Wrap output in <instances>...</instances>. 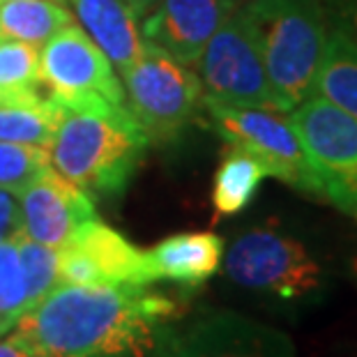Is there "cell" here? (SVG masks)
Here are the masks:
<instances>
[{
    "label": "cell",
    "instance_id": "52a82bcc",
    "mask_svg": "<svg viewBox=\"0 0 357 357\" xmlns=\"http://www.w3.org/2000/svg\"><path fill=\"white\" fill-rule=\"evenodd\" d=\"M203 111L212 129L226 143L252 153L265 166L268 176L291 185L300 192L318 196V182L309 157L288 113L258 109V106L222 104L203 97Z\"/></svg>",
    "mask_w": 357,
    "mask_h": 357
},
{
    "label": "cell",
    "instance_id": "e0dca14e",
    "mask_svg": "<svg viewBox=\"0 0 357 357\" xmlns=\"http://www.w3.org/2000/svg\"><path fill=\"white\" fill-rule=\"evenodd\" d=\"M314 93L357 120V44L330 26Z\"/></svg>",
    "mask_w": 357,
    "mask_h": 357
},
{
    "label": "cell",
    "instance_id": "5b68a950",
    "mask_svg": "<svg viewBox=\"0 0 357 357\" xmlns=\"http://www.w3.org/2000/svg\"><path fill=\"white\" fill-rule=\"evenodd\" d=\"M224 270L247 291L298 302L323 288V268L298 238L277 229H252L235 238L224 254Z\"/></svg>",
    "mask_w": 357,
    "mask_h": 357
},
{
    "label": "cell",
    "instance_id": "8992f818",
    "mask_svg": "<svg viewBox=\"0 0 357 357\" xmlns=\"http://www.w3.org/2000/svg\"><path fill=\"white\" fill-rule=\"evenodd\" d=\"M318 182V199L357 219V120L311 95L288 111Z\"/></svg>",
    "mask_w": 357,
    "mask_h": 357
},
{
    "label": "cell",
    "instance_id": "cb8c5ba5",
    "mask_svg": "<svg viewBox=\"0 0 357 357\" xmlns=\"http://www.w3.org/2000/svg\"><path fill=\"white\" fill-rule=\"evenodd\" d=\"M325 7L330 26L341 30L348 40L357 44V0H328Z\"/></svg>",
    "mask_w": 357,
    "mask_h": 357
},
{
    "label": "cell",
    "instance_id": "3957f363",
    "mask_svg": "<svg viewBox=\"0 0 357 357\" xmlns=\"http://www.w3.org/2000/svg\"><path fill=\"white\" fill-rule=\"evenodd\" d=\"M242 10L254 26L281 109L293 111L314 95L330 33L325 0H252Z\"/></svg>",
    "mask_w": 357,
    "mask_h": 357
},
{
    "label": "cell",
    "instance_id": "7402d4cb",
    "mask_svg": "<svg viewBox=\"0 0 357 357\" xmlns=\"http://www.w3.org/2000/svg\"><path fill=\"white\" fill-rule=\"evenodd\" d=\"M51 169V153L42 146L0 141V189L24 192L42 173Z\"/></svg>",
    "mask_w": 357,
    "mask_h": 357
},
{
    "label": "cell",
    "instance_id": "f1b7e54d",
    "mask_svg": "<svg viewBox=\"0 0 357 357\" xmlns=\"http://www.w3.org/2000/svg\"><path fill=\"white\" fill-rule=\"evenodd\" d=\"M231 3H233L235 7H242V5H247V3H252V0H231Z\"/></svg>",
    "mask_w": 357,
    "mask_h": 357
},
{
    "label": "cell",
    "instance_id": "7c38bea8",
    "mask_svg": "<svg viewBox=\"0 0 357 357\" xmlns=\"http://www.w3.org/2000/svg\"><path fill=\"white\" fill-rule=\"evenodd\" d=\"M19 194L21 231L51 249L65 247L83 224L97 217L93 199L53 169Z\"/></svg>",
    "mask_w": 357,
    "mask_h": 357
},
{
    "label": "cell",
    "instance_id": "4fadbf2b",
    "mask_svg": "<svg viewBox=\"0 0 357 357\" xmlns=\"http://www.w3.org/2000/svg\"><path fill=\"white\" fill-rule=\"evenodd\" d=\"M238 10L231 0H159L143 17L146 42L182 65H196L217 28Z\"/></svg>",
    "mask_w": 357,
    "mask_h": 357
},
{
    "label": "cell",
    "instance_id": "44dd1931",
    "mask_svg": "<svg viewBox=\"0 0 357 357\" xmlns=\"http://www.w3.org/2000/svg\"><path fill=\"white\" fill-rule=\"evenodd\" d=\"M28 311V286L17 249V235L0 245V334L12 330Z\"/></svg>",
    "mask_w": 357,
    "mask_h": 357
},
{
    "label": "cell",
    "instance_id": "9a60e30c",
    "mask_svg": "<svg viewBox=\"0 0 357 357\" xmlns=\"http://www.w3.org/2000/svg\"><path fill=\"white\" fill-rule=\"evenodd\" d=\"M74 19H79L113 67L127 72L143 53L136 14L125 0H70Z\"/></svg>",
    "mask_w": 357,
    "mask_h": 357
},
{
    "label": "cell",
    "instance_id": "7a4b0ae2",
    "mask_svg": "<svg viewBox=\"0 0 357 357\" xmlns=\"http://www.w3.org/2000/svg\"><path fill=\"white\" fill-rule=\"evenodd\" d=\"M148 146V134L125 104L100 100L63 109L51 164L88 196H120Z\"/></svg>",
    "mask_w": 357,
    "mask_h": 357
},
{
    "label": "cell",
    "instance_id": "30bf717a",
    "mask_svg": "<svg viewBox=\"0 0 357 357\" xmlns=\"http://www.w3.org/2000/svg\"><path fill=\"white\" fill-rule=\"evenodd\" d=\"M58 281L79 286H148L157 279L148 252L95 217L58 249Z\"/></svg>",
    "mask_w": 357,
    "mask_h": 357
},
{
    "label": "cell",
    "instance_id": "6da1fadb",
    "mask_svg": "<svg viewBox=\"0 0 357 357\" xmlns=\"http://www.w3.org/2000/svg\"><path fill=\"white\" fill-rule=\"evenodd\" d=\"M176 314V302L146 286L58 284L14 332L40 357H146Z\"/></svg>",
    "mask_w": 357,
    "mask_h": 357
},
{
    "label": "cell",
    "instance_id": "5bb4252c",
    "mask_svg": "<svg viewBox=\"0 0 357 357\" xmlns=\"http://www.w3.org/2000/svg\"><path fill=\"white\" fill-rule=\"evenodd\" d=\"M224 249V238L217 233H178L148 249V261L157 281L166 279L187 288H199L222 268Z\"/></svg>",
    "mask_w": 357,
    "mask_h": 357
},
{
    "label": "cell",
    "instance_id": "277c9868",
    "mask_svg": "<svg viewBox=\"0 0 357 357\" xmlns=\"http://www.w3.org/2000/svg\"><path fill=\"white\" fill-rule=\"evenodd\" d=\"M125 106L148 134L150 143H171L203 111V83L187 65L178 63L155 44L123 74Z\"/></svg>",
    "mask_w": 357,
    "mask_h": 357
},
{
    "label": "cell",
    "instance_id": "603a6c76",
    "mask_svg": "<svg viewBox=\"0 0 357 357\" xmlns=\"http://www.w3.org/2000/svg\"><path fill=\"white\" fill-rule=\"evenodd\" d=\"M17 249L21 258V268H24V275H26L28 309H30L60 284L58 281V249L44 247L40 242L30 240L28 235H24V231L17 235Z\"/></svg>",
    "mask_w": 357,
    "mask_h": 357
},
{
    "label": "cell",
    "instance_id": "d4e9b609",
    "mask_svg": "<svg viewBox=\"0 0 357 357\" xmlns=\"http://www.w3.org/2000/svg\"><path fill=\"white\" fill-rule=\"evenodd\" d=\"M21 233V208L12 192L0 189V245Z\"/></svg>",
    "mask_w": 357,
    "mask_h": 357
},
{
    "label": "cell",
    "instance_id": "484cf974",
    "mask_svg": "<svg viewBox=\"0 0 357 357\" xmlns=\"http://www.w3.org/2000/svg\"><path fill=\"white\" fill-rule=\"evenodd\" d=\"M0 357H40L17 332L7 339H0Z\"/></svg>",
    "mask_w": 357,
    "mask_h": 357
},
{
    "label": "cell",
    "instance_id": "9c48e42d",
    "mask_svg": "<svg viewBox=\"0 0 357 357\" xmlns=\"http://www.w3.org/2000/svg\"><path fill=\"white\" fill-rule=\"evenodd\" d=\"M40 88L60 109L93 102L125 104L111 60L77 24L60 28L40 51Z\"/></svg>",
    "mask_w": 357,
    "mask_h": 357
},
{
    "label": "cell",
    "instance_id": "2e32d148",
    "mask_svg": "<svg viewBox=\"0 0 357 357\" xmlns=\"http://www.w3.org/2000/svg\"><path fill=\"white\" fill-rule=\"evenodd\" d=\"M268 178L265 166L240 146L226 143L222 162L212 180V208L215 217H233L254 201L263 180Z\"/></svg>",
    "mask_w": 357,
    "mask_h": 357
},
{
    "label": "cell",
    "instance_id": "ac0fdd59",
    "mask_svg": "<svg viewBox=\"0 0 357 357\" xmlns=\"http://www.w3.org/2000/svg\"><path fill=\"white\" fill-rule=\"evenodd\" d=\"M74 17L60 0H5L0 5V37L40 47Z\"/></svg>",
    "mask_w": 357,
    "mask_h": 357
},
{
    "label": "cell",
    "instance_id": "4316f807",
    "mask_svg": "<svg viewBox=\"0 0 357 357\" xmlns=\"http://www.w3.org/2000/svg\"><path fill=\"white\" fill-rule=\"evenodd\" d=\"M125 3L132 7L136 17H146V14L153 10V7L159 3V0H125Z\"/></svg>",
    "mask_w": 357,
    "mask_h": 357
},
{
    "label": "cell",
    "instance_id": "83f0119b",
    "mask_svg": "<svg viewBox=\"0 0 357 357\" xmlns=\"http://www.w3.org/2000/svg\"><path fill=\"white\" fill-rule=\"evenodd\" d=\"M348 270H351V277H353V281L357 284V256L351 258V263H348Z\"/></svg>",
    "mask_w": 357,
    "mask_h": 357
},
{
    "label": "cell",
    "instance_id": "ba28073f",
    "mask_svg": "<svg viewBox=\"0 0 357 357\" xmlns=\"http://www.w3.org/2000/svg\"><path fill=\"white\" fill-rule=\"evenodd\" d=\"M199 72L208 100L284 113L270 86L254 26L242 7L233 10L205 44Z\"/></svg>",
    "mask_w": 357,
    "mask_h": 357
},
{
    "label": "cell",
    "instance_id": "d6986e66",
    "mask_svg": "<svg viewBox=\"0 0 357 357\" xmlns=\"http://www.w3.org/2000/svg\"><path fill=\"white\" fill-rule=\"evenodd\" d=\"M42 97L37 47L0 37V106L35 104Z\"/></svg>",
    "mask_w": 357,
    "mask_h": 357
},
{
    "label": "cell",
    "instance_id": "8fae6325",
    "mask_svg": "<svg viewBox=\"0 0 357 357\" xmlns=\"http://www.w3.org/2000/svg\"><path fill=\"white\" fill-rule=\"evenodd\" d=\"M159 357H295L288 334L235 311H212L171 337Z\"/></svg>",
    "mask_w": 357,
    "mask_h": 357
},
{
    "label": "cell",
    "instance_id": "f546056e",
    "mask_svg": "<svg viewBox=\"0 0 357 357\" xmlns=\"http://www.w3.org/2000/svg\"><path fill=\"white\" fill-rule=\"evenodd\" d=\"M3 3H5V0H0V5H3ZM60 3H63V0H60Z\"/></svg>",
    "mask_w": 357,
    "mask_h": 357
},
{
    "label": "cell",
    "instance_id": "ffe728a7",
    "mask_svg": "<svg viewBox=\"0 0 357 357\" xmlns=\"http://www.w3.org/2000/svg\"><path fill=\"white\" fill-rule=\"evenodd\" d=\"M63 118V109L42 97L35 104L0 106V141L28 143V146H51Z\"/></svg>",
    "mask_w": 357,
    "mask_h": 357
}]
</instances>
